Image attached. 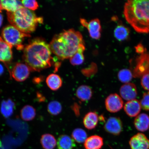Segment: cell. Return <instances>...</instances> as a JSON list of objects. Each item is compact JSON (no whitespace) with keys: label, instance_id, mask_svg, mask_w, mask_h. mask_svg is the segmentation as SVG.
<instances>
[{"label":"cell","instance_id":"obj_17","mask_svg":"<svg viewBox=\"0 0 149 149\" xmlns=\"http://www.w3.org/2000/svg\"><path fill=\"white\" fill-rule=\"evenodd\" d=\"M134 125L136 129L139 131H146L149 128V116L146 113H141L136 117Z\"/></svg>","mask_w":149,"mask_h":149},{"label":"cell","instance_id":"obj_15","mask_svg":"<svg viewBox=\"0 0 149 149\" xmlns=\"http://www.w3.org/2000/svg\"><path fill=\"white\" fill-rule=\"evenodd\" d=\"M104 145L103 139L100 136L94 135L87 138L84 143L85 149H101Z\"/></svg>","mask_w":149,"mask_h":149},{"label":"cell","instance_id":"obj_26","mask_svg":"<svg viewBox=\"0 0 149 149\" xmlns=\"http://www.w3.org/2000/svg\"><path fill=\"white\" fill-rule=\"evenodd\" d=\"M85 49V45L80 46L77 52L70 58L71 64L74 66L81 65L85 60L84 52Z\"/></svg>","mask_w":149,"mask_h":149},{"label":"cell","instance_id":"obj_2","mask_svg":"<svg viewBox=\"0 0 149 149\" xmlns=\"http://www.w3.org/2000/svg\"><path fill=\"white\" fill-rule=\"evenodd\" d=\"M84 45L83 37L74 29L64 30L54 37L49 44L52 52L60 60L70 58Z\"/></svg>","mask_w":149,"mask_h":149},{"label":"cell","instance_id":"obj_23","mask_svg":"<svg viewBox=\"0 0 149 149\" xmlns=\"http://www.w3.org/2000/svg\"><path fill=\"white\" fill-rule=\"evenodd\" d=\"M40 143L44 149H54L57 145V141L51 134H45L42 135Z\"/></svg>","mask_w":149,"mask_h":149},{"label":"cell","instance_id":"obj_19","mask_svg":"<svg viewBox=\"0 0 149 149\" xmlns=\"http://www.w3.org/2000/svg\"><path fill=\"white\" fill-rule=\"evenodd\" d=\"M46 83L51 90L55 91L61 88L63 84V81L60 76L58 74H52L47 77Z\"/></svg>","mask_w":149,"mask_h":149},{"label":"cell","instance_id":"obj_22","mask_svg":"<svg viewBox=\"0 0 149 149\" xmlns=\"http://www.w3.org/2000/svg\"><path fill=\"white\" fill-rule=\"evenodd\" d=\"M15 107V102L10 99L3 100L1 107V112L2 115L5 118H8L10 117L13 113Z\"/></svg>","mask_w":149,"mask_h":149},{"label":"cell","instance_id":"obj_13","mask_svg":"<svg viewBox=\"0 0 149 149\" xmlns=\"http://www.w3.org/2000/svg\"><path fill=\"white\" fill-rule=\"evenodd\" d=\"M12 48L0 37V61L6 64L12 61L13 58Z\"/></svg>","mask_w":149,"mask_h":149},{"label":"cell","instance_id":"obj_32","mask_svg":"<svg viewBox=\"0 0 149 149\" xmlns=\"http://www.w3.org/2000/svg\"><path fill=\"white\" fill-rule=\"evenodd\" d=\"M141 84L143 88L149 92V74L141 77Z\"/></svg>","mask_w":149,"mask_h":149},{"label":"cell","instance_id":"obj_33","mask_svg":"<svg viewBox=\"0 0 149 149\" xmlns=\"http://www.w3.org/2000/svg\"><path fill=\"white\" fill-rule=\"evenodd\" d=\"M136 51L137 53L140 54L141 55L146 53V48L142 44H139L135 47Z\"/></svg>","mask_w":149,"mask_h":149},{"label":"cell","instance_id":"obj_14","mask_svg":"<svg viewBox=\"0 0 149 149\" xmlns=\"http://www.w3.org/2000/svg\"><path fill=\"white\" fill-rule=\"evenodd\" d=\"M141 109L140 102L136 99L128 101L124 107V111L126 114L131 117L138 116Z\"/></svg>","mask_w":149,"mask_h":149},{"label":"cell","instance_id":"obj_27","mask_svg":"<svg viewBox=\"0 0 149 149\" xmlns=\"http://www.w3.org/2000/svg\"><path fill=\"white\" fill-rule=\"evenodd\" d=\"M72 139L79 144L84 143L87 138V135L85 130L80 128H77L72 131Z\"/></svg>","mask_w":149,"mask_h":149},{"label":"cell","instance_id":"obj_10","mask_svg":"<svg viewBox=\"0 0 149 149\" xmlns=\"http://www.w3.org/2000/svg\"><path fill=\"white\" fill-rule=\"evenodd\" d=\"M123 123L120 119L117 117H109L104 126V129L108 133L114 135H118L122 132Z\"/></svg>","mask_w":149,"mask_h":149},{"label":"cell","instance_id":"obj_7","mask_svg":"<svg viewBox=\"0 0 149 149\" xmlns=\"http://www.w3.org/2000/svg\"><path fill=\"white\" fill-rule=\"evenodd\" d=\"M80 22L83 26L87 28L91 38L97 40L100 38L102 28L99 19L98 18L94 19L88 23L85 19H81Z\"/></svg>","mask_w":149,"mask_h":149},{"label":"cell","instance_id":"obj_28","mask_svg":"<svg viewBox=\"0 0 149 149\" xmlns=\"http://www.w3.org/2000/svg\"><path fill=\"white\" fill-rule=\"evenodd\" d=\"M62 107L61 104L56 100L50 102L47 106L48 112L53 116H56L59 114L62 111Z\"/></svg>","mask_w":149,"mask_h":149},{"label":"cell","instance_id":"obj_9","mask_svg":"<svg viewBox=\"0 0 149 149\" xmlns=\"http://www.w3.org/2000/svg\"><path fill=\"white\" fill-rule=\"evenodd\" d=\"M31 71L26 64L22 63H18L15 65L13 69L11 72V75L16 81H23L29 77Z\"/></svg>","mask_w":149,"mask_h":149},{"label":"cell","instance_id":"obj_12","mask_svg":"<svg viewBox=\"0 0 149 149\" xmlns=\"http://www.w3.org/2000/svg\"><path fill=\"white\" fill-rule=\"evenodd\" d=\"M121 97L128 101L135 99L137 94L136 87L132 83L125 84L120 87V91Z\"/></svg>","mask_w":149,"mask_h":149},{"label":"cell","instance_id":"obj_11","mask_svg":"<svg viewBox=\"0 0 149 149\" xmlns=\"http://www.w3.org/2000/svg\"><path fill=\"white\" fill-rule=\"evenodd\" d=\"M129 144L131 149H149V140L142 133L134 136L130 139Z\"/></svg>","mask_w":149,"mask_h":149},{"label":"cell","instance_id":"obj_8","mask_svg":"<svg viewBox=\"0 0 149 149\" xmlns=\"http://www.w3.org/2000/svg\"><path fill=\"white\" fill-rule=\"evenodd\" d=\"M106 109L112 113H116L120 111L123 106V102L122 98L117 94L109 95L105 101Z\"/></svg>","mask_w":149,"mask_h":149},{"label":"cell","instance_id":"obj_21","mask_svg":"<svg viewBox=\"0 0 149 149\" xmlns=\"http://www.w3.org/2000/svg\"><path fill=\"white\" fill-rule=\"evenodd\" d=\"M2 9L7 12H14L23 7L22 1L15 0H2L0 1Z\"/></svg>","mask_w":149,"mask_h":149},{"label":"cell","instance_id":"obj_24","mask_svg":"<svg viewBox=\"0 0 149 149\" xmlns=\"http://www.w3.org/2000/svg\"><path fill=\"white\" fill-rule=\"evenodd\" d=\"M130 33L129 29L122 24L117 26L114 31V36L119 41H123L127 40L129 36Z\"/></svg>","mask_w":149,"mask_h":149},{"label":"cell","instance_id":"obj_36","mask_svg":"<svg viewBox=\"0 0 149 149\" xmlns=\"http://www.w3.org/2000/svg\"><path fill=\"white\" fill-rule=\"evenodd\" d=\"M1 141H0V147H1Z\"/></svg>","mask_w":149,"mask_h":149},{"label":"cell","instance_id":"obj_6","mask_svg":"<svg viewBox=\"0 0 149 149\" xmlns=\"http://www.w3.org/2000/svg\"><path fill=\"white\" fill-rule=\"evenodd\" d=\"M132 73L135 78L142 77L149 74V53L146 52L137 58Z\"/></svg>","mask_w":149,"mask_h":149},{"label":"cell","instance_id":"obj_31","mask_svg":"<svg viewBox=\"0 0 149 149\" xmlns=\"http://www.w3.org/2000/svg\"><path fill=\"white\" fill-rule=\"evenodd\" d=\"M140 103L143 109L149 111V92L144 93Z\"/></svg>","mask_w":149,"mask_h":149},{"label":"cell","instance_id":"obj_5","mask_svg":"<svg viewBox=\"0 0 149 149\" xmlns=\"http://www.w3.org/2000/svg\"><path fill=\"white\" fill-rule=\"evenodd\" d=\"M3 40L12 47H15L17 49H24L23 44L26 37H30L29 34L21 32L12 25L6 26L3 28L1 32Z\"/></svg>","mask_w":149,"mask_h":149},{"label":"cell","instance_id":"obj_35","mask_svg":"<svg viewBox=\"0 0 149 149\" xmlns=\"http://www.w3.org/2000/svg\"><path fill=\"white\" fill-rule=\"evenodd\" d=\"M3 20V15L0 13V27H1L2 25Z\"/></svg>","mask_w":149,"mask_h":149},{"label":"cell","instance_id":"obj_25","mask_svg":"<svg viewBox=\"0 0 149 149\" xmlns=\"http://www.w3.org/2000/svg\"><path fill=\"white\" fill-rule=\"evenodd\" d=\"M36 115V110L31 105L24 106L20 111V116L22 118L26 121L33 120Z\"/></svg>","mask_w":149,"mask_h":149},{"label":"cell","instance_id":"obj_1","mask_svg":"<svg viewBox=\"0 0 149 149\" xmlns=\"http://www.w3.org/2000/svg\"><path fill=\"white\" fill-rule=\"evenodd\" d=\"M49 45L43 39H33L24 47L23 59L31 71L40 72L51 67L55 59Z\"/></svg>","mask_w":149,"mask_h":149},{"label":"cell","instance_id":"obj_30","mask_svg":"<svg viewBox=\"0 0 149 149\" xmlns=\"http://www.w3.org/2000/svg\"><path fill=\"white\" fill-rule=\"evenodd\" d=\"M22 4L26 8L31 9V10H35L38 8L39 5L38 3L34 0H24L22 1Z\"/></svg>","mask_w":149,"mask_h":149},{"label":"cell","instance_id":"obj_3","mask_svg":"<svg viewBox=\"0 0 149 149\" xmlns=\"http://www.w3.org/2000/svg\"><path fill=\"white\" fill-rule=\"evenodd\" d=\"M127 21L139 33H149V0H130L125 3Z\"/></svg>","mask_w":149,"mask_h":149},{"label":"cell","instance_id":"obj_20","mask_svg":"<svg viewBox=\"0 0 149 149\" xmlns=\"http://www.w3.org/2000/svg\"><path fill=\"white\" fill-rule=\"evenodd\" d=\"M93 94L92 89L90 86L86 85L81 86L76 91V96L82 102H86L90 100Z\"/></svg>","mask_w":149,"mask_h":149},{"label":"cell","instance_id":"obj_16","mask_svg":"<svg viewBox=\"0 0 149 149\" xmlns=\"http://www.w3.org/2000/svg\"><path fill=\"white\" fill-rule=\"evenodd\" d=\"M99 119V117L97 113L95 112H89L84 117V125L86 128L88 130L94 129L97 125Z\"/></svg>","mask_w":149,"mask_h":149},{"label":"cell","instance_id":"obj_4","mask_svg":"<svg viewBox=\"0 0 149 149\" xmlns=\"http://www.w3.org/2000/svg\"><path fill=\"white\" fill-rule=\"evenodd\" d=\"M9 23L24 33L29 34L36 30L38 24H42L43 19L38 17L34 12L24 7L14 12H7Z\"/></svg>","mask_w":149,"mask_h":149},{"label":"cell","instance_id":"obj_29","mask_svg":"<svg viewBox=\"0 0 149 149\" xmlns=\"http://www.w3.org/2000/svg\"><path fill=\"white\" fill-rule=\"evenodd\" d=\"M118 77L119 81L124 83H130L133 78L132 72L128 69H124L119 72Z\"/></svg>","mask_w":149,"mask_h":149},{"label":"cell","instance_id":"obj_18","mask_svg":"<svg viewBox=\"0 0 149 149\" xmlns=\"http://www.w3.org/2000/svg\"><path fill=\"white\" fill-rule=\"evenodd\" d=\"M58 149H73L76 146L75 141L70 136L62 135L57 141Z\"/></svg>","mask_w":149,"mask_h":149},{"label":"cell","instance_id":"obj_34","mask_svg":"<svg viewBox=\"0 0 149 149\" xmlns=\"http://www.w3.org/2000/svg\"><path fill=\"white\" fill-rule=\"evenodd\" d=\"M3 72H4V68L2 65L0 64V76L3 74Z\"/></svg>","mask_w":149,"mask_h":149}]
</instances>
